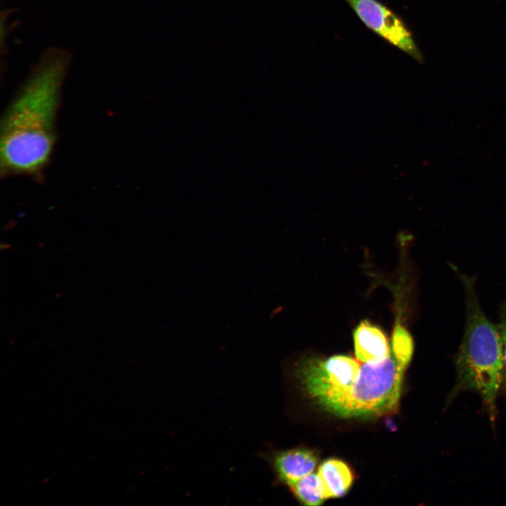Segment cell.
I'll return each instance as SVG.
<instances>
[{
	"instance_id": "obj_2",
	"label": "cell",
	"mask_w": 506,
	"mask_h": 506,
	"mask_svg": "<svg viewBox=\"0 0 506 506\" xmlns=\"http://www.w3.org/2000/svg\"><path fill=\"white\" fill-rule=\"evenodd\" d=\"M455 270V268H454ZM455 271L463 285L465 325L455 358L456 382L450 396L473 391L481 396L491 419L496 417V398L501 389L503 372L502 344L498 323L484 314L476 293L474 278Z\"/></svg>"
},
{
	"instance_id": "obj_6",
	"label": "cell",
	"mask_w": 506,
	"mask_h": 506,
	"mask_svg": "<svg viewBox=\"0 0 506 506\" xmlns=\"http://www.w3.org/2000/svg\"><path fill=\"white\" fill-rule=\"evenodd\" d=\"M356 358L364 363H377L390 356L386 335L378 327L363 320L353 332Z\"/></svg>"
},
{
	"instance_id": "obj_7",
	"label": "cell",
	"mask_w": 506,
	"mask_h": 506,
	"mask_svg": "<svg viewBox=\"0 0 506 506\" xmlns=\"http://www.w3.org/2000/svg\"><path fill=\"white\" fill-rule=\"evenodd\" d=\"M317 474L320 480L325 499L344 495L353 481V474L344 462L328 459L319 466Z\"/></svg>"
},
{
	"instance_id": "obj_3",
	"label": "cell",
	"mask_w": 506,
	"mask_h": 506,
	"mask_svg": "<svg viewBox=\"0 0 506 506\" xmlns=\"http://www.w3.org/2000/svg\"><path fill=\"white\" fill-rule=\"evenodd\" d=\"M405 370L391 355L377 363L361 365L358 379L322 408L344 419H374L395 413Z\"/></svg>"
},
{
	"instance_id": "obj_10",
	"label": "cell",
	"mask_w": 506,
	"mask_h": 506,
	"mask_svg": "<svg viewBox=\"0 0 506 506\" xmlns=\"http://www.w3.org/2000/svg\"><path fill=\"white\" fill-rule=\"evenodd\" d=\"M498 326L502 339L503 353V372L501 389L506 394V304L501 306Z\"/></svg>"
},
{
	"instance_id": "obj_5",
	"label": "cell",
	"mask_w": 506,
	"mask_h": 506,
	"mask_svg": "<svg viewBox=\"0 0 506 506\" xmlns=\"http://www.w3.org/2000/svg\"><path fill=\"white\" fill-rule=\"evenodd\" d=\"M259 456L268 464L275 481L288 488L312 473L318 462L314 451L302 448L267 449L261 451Z\"/></svg>"
},
{
	"instance_id": "obj_9",
	"label": "cell",
	"mask_w": 506,
	"mask_h": 506,
	"mask_svg": "<svg viewBox=\"0 0 506 506\" xmlns=\"http://www.w3.org/2000/svg\"><path fill=\"white\" fill-rule=\"evenodd\" d=\"M393 356L398 367L405 370L411 361L414 344L408 330L400 323L395 325L391 338Z\"/></svg>"
},
{
	"instance_id": "obj_8",
	"label": "cell",
	"mask_w": 506,
	"mask_h": 506,
	"mask_svg": "<svg viewBox=\"0 0 506 506\" xmlns=\"http://www.w3.org/2000/svg\"><path fill=\"white\" fill-rule=\"evenodd\" d=\"M293 496L302 505L318 506L326 500L317 474L311 473L289 487Z\"/></svg>"
},
{
	"instance_id": "obj_1",
	"label": "cell",
	"mask_w": 506,
	"mask_h": 506,
	"mask_svg": "<svg viewBox=\"0 0 506 506\" xmlns=\"http://www.w3.org/2000/svg\"><path fill=\"white\" fill-rule=\"evenodd\" d=\"M70 59V53L60 48L46 51L6 107L1 122L2 175L39 176L49 162Z\"/></svg>"
},
{
	"instance_id": "obj_4",
	"label": "cell",
	"mask_w": 506,
	"mask_h": 506,
	"mask_svg": "<svg viewBox=\"0 0 506 506\" xmlns=\"http://www.w3.org/2000/svg\"><path fill=\"white\" fill-rule=\"evenodd\" d=\"M346 1L370 29L415 58H420L411 34L391 11L377 0Z\"/></svg>"
}]
</instances>
